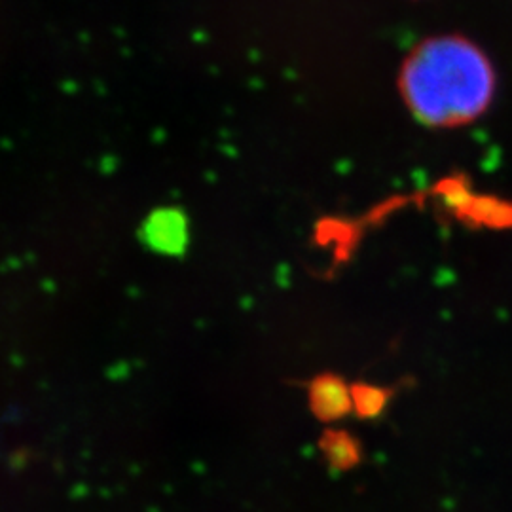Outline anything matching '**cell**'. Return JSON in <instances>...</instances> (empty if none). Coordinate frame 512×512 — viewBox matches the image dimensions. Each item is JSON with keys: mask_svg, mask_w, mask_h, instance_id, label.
Listing matches in <instances>:
<instances>
[{"mask_svg": "<svg viewBox=\"0 0 512 512\" xmlns=\"http://www.w3.org/2000/svg\"><path fill=\"white\" fill-rule=\"evenodd\" d=\"M401 86L416 118L431 126H459L488 107L494 76L473 44L440 38L420 46L406 61Z\"/></svg>", "mask_w": 512, "mask_h": 512, "instance_id": "1", "label": "cell"}]
</instances>
